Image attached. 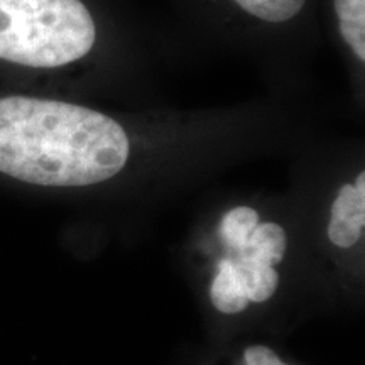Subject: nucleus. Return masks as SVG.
Wrapping results in <instances>:
<instances>
[{"label":"nucleus","instance_id":"obj_5","mask_svg":"<svg viewBox=\"0 0 365 365\" xmlns=\"http://www.w3.org/2000/svg\"><path fill=\"white\" fill-rule=\"evenodd\" d=\"M287 247L286 230L277 222L264 220L250 232L249 239L237 250L242 261H252L274 267L282 261Z\"/></svg>","mask_w":365,"mask_h":365},{"label":"nucleus","instance_id":"obj_8","mask_svg":"<svg viewBox=\"0 0 365 365\" xmlns=\"http://www.w3.org/2000/svg\"><path fill=\"white\" fill-rule=\"evenodd\" d=\"M261 212L252 205H235L222 213L218 222V235L230 249L239 250L249 239L250 232L261 222Z\"/></svg>","mask_w":365,"mask_h":365},{"label":"nucleus","instance_id":"obj_4","mask_svg":"<svg viewBox=\"0 0 365 365\" xmlns=\"http://www.w3.org/2000/svg\"><path fill=\"white\" fill-rule=\"evenodd\" d=\"M365 227V173L357 171L341 182L330 202L327 235L340 249L354 247L362 239Z\"/></svg>","mask_w":365,"mask_h":365},{"label":"nucleus","instance_id":"obj_1","mask_svg":"<svg viewBox=\"0 0 365 365\" xmlns=\"http://www.w3.org/2000/svg\"><path fill=\"white\" fill-rule=\"evenodd\" d=\"M264 105L181 110L80 97H0V173L43 188L88 190L117 182L137 154L254 140Z\"/></svg>","mask_w":365,"mask_h":365},{"label":"nucleus","instance_id":"obj_2","mask_svg":"<svg viewBox=\"0 0 365 365\" xmlns=\"http://www.w3.org/2000/svg\"><path fill=\"white\" fill-rule=\"evenodd\" d=\"M176 31L200 49L240 58L269 93L309 100L323 44L319 0H166Z\"/></svg>","mask_w":365,"mask_h":365},{"label":"nucleus","instance_id":"obj_3","mask_svg":"<svg viewBox=\"0 0 365 365\" xmlns=\"http://www.w3.org/2000/svg\"><path fill=\"white\" fill-rule=\"evenodd\" d=\"M323 41H330L346 76L354 108H365V0H319Z\"/></svg>","mask_w":365,"mask_h":365},{"label":"nucleus","instance_id":"obj_6","mask_svg":"<svg viewBox=\"0 0 365 365\" xmlns=\"http://www.w3.org/2000/svg\"><path fill=\"white\" fill-rule=\"evenodd\" d=\"M234 271L247 299L254 303L267 301L276 293L277 284H279V276L274 271V267L264 266V264L239 259V262H234Z\"/></svg>","mask_w":365,"mask_h":365},{"label":"nucleus","instance_id":"obj_7","mask_svg":"<svg viewBox=\"0 0 365 365\" xmlns=\"http://www.w3.org/2000/svg\"><path fill=\"white\" fill-rule=\"evenodd\" d=\"M210 296H212V303L215 304L218 312L227 314L240 313L242 309L247 307L249 299L239 281H237L234 261L225 259V261L218 264V272L215 279H213Z\"/></svg>","mask_w":365,"mask_h":365},{"label":"nucleus","instance_id":"obj_9","mask_svg":"<svg viewBox=\"0 0 365 365\" xmlns=\"http://www.w3.org/2000/svg\"><path fill=\"white\" fill-rule=\"evenodd\" d=\"M245 364L247 365H279L281 360L271 349L262 345L250 346L245 350Z\"/></svg>","mask_w":365,"mask_h":365},{"label":"nucleus","instance_id":"obj_10","mask_svg":"<svg viewBox=\"0 0 365 365\" xmlns=\"http://www.w3.org/2000/svg\"><path fill=\"white\" fill-rule=\"evenodd\" d=\"M279 365H284V364H282V362H281V364H279Z\"/></svg>","mask_w":365,"mask_h":365}]
</instances>
